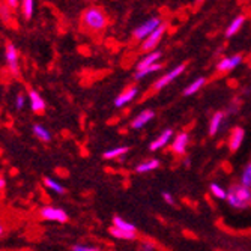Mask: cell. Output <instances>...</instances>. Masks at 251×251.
I'll use <instances>...</instances> for the list:
<instances>
[{"label": "cell", "mask_w": 251, "mask_h": 251, "mask_svg": "<svg viewBox=\"0 0 251 251\" xmlns=\"http://www.w3.org/2000/svg\"><path fill=\"white\" fill-rule=\"evenodd\" d=\"M167 32V25L166 23H163L161 26H159L153 33H151L145 41H143V44H142V50L145 51V53H151V51H155L156 50V45L161 42V39H163V36H164V33Z\"/></svg>", "instance_id": "cell-4"}, {"label": "cell", "mask_w": 251, "mask_h": 251, "mask_svg": "<svg viewBox=\"0 0 251 251\" xmlns=\"http://www.w3.org/2000/svg\"><path fill=\"white\" fill-rule=\"evenodd\" d=\"M81 26L89 32H102L107 27V14L100 6H89L81 12Z\"/></svg>", "instance_id": "cell-1"}, {"label": "cell", "mask_w": 251, "mask_h": 251, "mask_svg": "<svg viewBox=\"0 0 251 251\" xmlns=\"http://www.w3.org/2000/svg\"><path fill=\"white\" fill-rule=\"evenodd\" d=\"M163 70V65L161 63H156V65H153V66H151V68H146V70H142V71H135V80H142V78H145V77H148V75H151V74H153V73H158V71H161Z\"/></svg>", "instance_id": "cell-25"}, {"label": "cell", "mask_w": 251, "mask_h": 251, "mask_svg": "<svg viewBox=\"0 0 251 251\" xmlns=\"http://www.w3.org/2000/svg\"><path fill=\"white\" fill-rule=\"evenodd\" d=\"M159 167V159L156 158H151V159H146V161L140 163L135 166V172L137 173H151L153 170H156Z\"/></svg>", "instance_id": "cell-19"}, {"label": "cell", "mask_w": 251, "mask_h": 251, "mask_svg": "<svg viewBox=\"0 0 251 251\" xmlns=\"http://www.w3.org/2000/svg\"><path fill=\"white\" fill-rule=\"evenodd\" d=\"M161 197H163V200H164L166 203H169V204H175V197H173V194H172V193H169V191H163V193H161Z\"/></svg>", "instance_id": "cell-34"}, {"label": "cell", "mask_w": 251, "mask_h": 251, "mask_svg": "<svg viewBox=\"0 0 251 251\" xmlns=\"http://www.w3.org/2000/svg\"><path fill=\"white\" fill-rule=\"evenodd\" d=\"M137 95H139V89H137V86H129L115 100V105L116 107H124V105L132 102L137 98Z\"/></svg>", "instance_id": "cell-15"}, {"label": "cell", "mask_w": 251, "mask_h": 251, "mask_svg": "<svg viewBox=\"0 0 251 251\" xmlns=\"http://www.w3.org/2000/svg\"><path fill=\"white\" fill-rule=\"evenodd\" d=\"M113 227H116L119 230H124V232H131V233H135V226L126 220H124L122 217L116 215L113 217Z\"/></svg>", "instance_id": "cell-21"}, {"label": "cell", "mask_w": 251, "mask_h": 251, "mask_svg": "<svg viewBox=\"0 0 251 251\" xmlns=\"http://www.w3.org/2000/svg\"><path fill=\"white\" fill-rule=\"evenodd\" d=\"M29 100H30V107L35 113H42L45 110V101L42 100V97L36 92V90H30L29 92Z\"/></svg>", "instance_id": "cell-18"}, {"label": "cell", "mask_w": 251, "mask_h": 251, "mask_svg": "<svg viewBox=\"0 0 251 251\" xmlns=\"http://www.w3.org/2000/svg\"><path fill=\"white\" fill-rule=\"evenodd\" d=\"M21 5V2H17V0H8L6 2V6L12 11V9H17L18 6Z\"/></svg>", "instance_id": "cell-35"}, {"label": "cell", "mask_w": 251, "mask_h": 251, "mask_svg": "<svg viewBox=\"0 0 251 251\" xmlns=\"http://www.w3.org/2000/svg\"><path fill=\"white\" fill-rule=\"evenodd\" d=\"M226 201L229 203V206L238 211L248 209L251 206V190L242 187L239 182L238 184H232L227 190V199Z\"/></svg>", "instance_id": "cell-2"}, {"label": "cell", "mask_w": 251, "mask_h": 251, "mask_svg": "<svg viewBox=\"0 0 251 251\" xmlns=\"http://www.w3.org/2000/svg\"><path fill=\"white\" fill-rule=\"evenodd\" d=\"M242 92H244V95H250V92H251V87H250V86H245V87L242 89Z\"/></svg>", "instance_id": "cell-38"}, {"label": "cell", "mask_w": 251, "mask_h": 251, "mask_svg": "<svg viewBox=\"0 0 251 251\" xmlns=\"http://www.w3.org/2000/svg\"><path fill=\"white\" fill-rule=\"evenodd\" d=\"M172 140H173V129L172 128H167V129H164L161 134H159L153 142H151L149 151L151 152H156L159 149L166 148L169 145V142H172Z\"/></svg>", "instance_id": "cell-11"}, {"label": "cell", "mask_w": 251, "mask_h": 251, "mask_svg": "<svg viewBox=\"0 0 251 251\" xmlns=\"http://www.w3.org/2000/svg\"><path fill=\"white\" fill-rule=\"evenodd\" d=\"M33 134L44 143H49L51 140V134L47 128H44L42 125H33Z\"/></svg>", "instance_id": "cell-22"}, {"label": "cell", "mask_w": 251, "mask_h": 251, "mask_svg": "<svg viewBox=\"0 0 251 251\" xmlns=\"http://www.w3.org/2000/svg\"><path fill=\"white\" fill-rule=\"evenodd\" d=\"M110 235L113 238H116V239H122V241H132L135 239V233H131V232H124V230H119L116 229V227H110Z\"/></svg>", "instance_id": "cell-23"}, {"label": "cell", "mask_w": 251, "mask_h": 251, "mask_svg": "<svg viewBox=\"0 0 251 251\" xmlns=\"http://www.w3.org/2000/svg\"><path fill=\"white\" fill-rule=\"evenodd\" d=\"M2 235H3V226L0 224V236H2Z\"/></svg>", "instance_id": "cell-39"}, {"label": "cell", "mask_w": 251, "mask_h": 251, "mask_svg": "<svg viewBox=\"0 0 251 251\" xmlns=\"http://www.w3.org/2000/svg\"><path fill=\"white\" fill-rule=\"evenodd\" d=\"M128 152H129L128 146H118V148H113V149L105 151L102 156L105 159H119V161H124Z\"/></svg>", "instance_id": "cell-17"}, {"label": "cell", "mask_w": 251, "mask_h": 251, "mask_svg": "<svg viewBox=\"0 0 251 251\" xmlns=\"http://www.w3.org/2000/svg\"><path fill=\"white\" fill-rule=\"evenodd\" d=\"M163 57V53L159 51V50H155V51H151V53H148L145 57H142L140 59V62L137 63V66H135V71H142V70H146V68H151V66H153V65H156V63H159L158 60Z\"/></svg>", "instance_id": "cell-14"}, {"label": "cell", "mask_w": 251, "mask_h": 251, "mask_svg": "<svg viewBox=\"0 0 251 251\" xmlns=\"http://www.w3.org/2000/svg\"><path fill=\"white\" fill-rule=\"evenodd\" d=\"M6 187V180H5V177L3 176H0V193L3 191V188Z\"/></svg>", "instance_id": "cell-36"}, {"label": "cell", "mask_w": 251, "mask_h": 251, "mask_svg": "<svg viewBox=\"0 0 251 251\" xmlns=\"http://www.w3.org/2000/svg\"><path fill=\"white\" fill-rule=\"evenodd\" d=\"M239 111H241V102H239V100L235 98L229 105H227V110L224 113H226V116H238Z\"/></svg>", "instance_id": "cell-29"}, {"label": "cell", "mask_w": 251, "mask_h": 251, "mask_svg": "<svg viewBox=\"0 0 251 251\" xmlns=\"http://www.w3.org/2000/svg\"><path fill=\"white\" fill-rule=\"evenodd\" d=\"M71 251H101V250L98 247H92V245H80V244H77V245H73Z\"/></svg>", "instance_id": "cell-31"}, {"label": "cell", "mask_w": 251, "mask_h": 251, "mask_svg": "<svg viewBox=\"0 0 251 251\" xmlns=\"http://www.w3.org/2000/svg\"><path fill=\"white\" fill-rule=\"evenodd\" d=\"M244 23H245V17L244 15H238V17H235L230 23H229V26H227V29H226V38H232V36H235L236 33H239V30L242 29V26H244Z\"/></svg>", "instance_id": "cell-16"}, {"label": "cell", "mask_w": 251, "mask_h": 251, "mask_svg": "<svg viewBox=\"0 0 251 251\" xmlns=\"http://www.w3.org/2000/svg\"><path fill=\"white\" fill-rule=\"evenodd\" d=\"M0 17H2V20L5 21V23H11V20H12V11L6 6V3H2L0 5Z\"/></svg>", "instance_id": "cell-30"}, {"label": "cell", "mask_w": 251, "mask_h": 251, "mask_svg": "<svg viewBox=\"0 0 251 251\" xmlns=\"http://www.w3.org/2000/svg\"><path fill=\"white\" fill-rule=\"evenodd\" d=\"M161 25H163V20L159 17H151L145 23H142L139 27H135L132 36H134L135 41H142L143 42L151 33H153Z\"/></svg>", "instance_id": "cell-3"}, {"label": "cell", "mask_w": 251, "mask_h": 251, "mask_svg": "<svg viewBox=\"0 0 251 251\" xmlns=\"http://www.w3.org/2000/svg\"><path fill=\"white\" fill-rule=\"evenodd\" d=\"M209 191L217 200H226L227 199V190L224 187H221L220 184H217V182H212V184L209 185Z\"/></svg>", "instance_id": "cell-24"}, {"label": "cell", "mask_w": 251, "mask_h": 251, "mask_svg": "<svg viewBox=\"0 0 251 251\" xmlns=\"http://www.w3.org/2000/svg\"><path fill=\"white\" fill-rule=\"evenodd\" d=\"M5 56H6V62H8V66H9V70L11 73L18 77L20 74V65H18V51L15 49V45L8 42L6 44V50H5Z\"/></svg>", "instance_id": "cell-10"}, {"label": "cell", "mask_w": 251, "mask_h": 251, "mask_svg": "<svg viewBox=\"0 0 251 251\" xmlns=\"http://www.w3.org/2000/svg\"><path fill=\"white\" fill-rule=\"evenodd\" d=\"M188 146H190V134L187 131H182L172 140V146L170 148H172L173 153L182 156V155H185Z\"/></svg>", "instance_id": "cell-8"}, {"label": "cell", "mask_w": 251, "mask_h": 251, "mask_svg": "<svg viewBox=\"0 0 251 251\" xmlns=\"http://www.w3.org/2000/svg\"><path fill=\"white\" fill-rule=\"evenodd\" d=\"M140 248H142V251H155L156 250V244L152 242V241H143L140 244Z\"/></svg>", "instance_id": "cell-32"}, {"label": "cell", "mask_w": 251, "mask_h": 251, "mask_svg": "<svg viewBox=\"0 0 251 251\" xmlns=\"http://www.w3.org/2000/svg\"><path fill=\"white\" fill-rule=\"evenodd\" d=\"M41 218L47 220V221H57V223H66L68 221V214L56 206H44L39 211Z\"/></svg>", "instance_id": "cell-7"}, {"label": "cell", "mask_w": 251, "mask_h": 251, "mask_svg": "<svg viewBox=\"0 0 251 251\" xmlns=\"http://www.w3.org/2000/svg\"><path fill=\"white\" fill-rule=\"evenodd\" d=\"M185 68H187L185 63H180V65L175 66L173 70H170L167 74H164L161 78H158V80L153 83V90H156V92H158V90H163L166 86H169L172 81H175L182 73H184V71H185Z\"/></svg>", "instance_id": "cell-5"}, {"label": "cell", "mask_w": 251, "mask_h": 251, "mask_svg": "<svg viewBox=\"0 0 251 251\" xmlns=\"http://www.w3.org/2000/svg\"><path fill=\"white\" fill-rule=\"evenodd\" d=\"M226 113L224 111H217L212 115L211 121H209V126H208V132L211 137H215L226 125Z\"/></svg>", "instance_id": "cell-12"}, {"label": "cell", "mask_w": 251, "mask_h": 251, "mask_svg": "<svg viewBox=\"0 0 251 251\" xmlns=\"http://www.w3.org/2000/svg\"><path fill=\"white\" fill-rule=\"evenodd\" d=\"M244 60V56L242 54H233V56H227V57H223L218 60L217 63V71L220 74H227V73H232L233 70H236V68L242 63Z\"/></svg>", "instance_id": "cell-6"}, {"label": "cell", "mask_w": 251, "mask_h": 251, "mask_svg": "<svg viewBox=\"0 0 251 251\" xmlns=\"http://www.w3.org/2000/svg\"><path fill=\"white\" fill-rule=\"evenodd\" d=\"M44 185L47 187L49 190H53L54 193H59V194H63V193H65L63 185H60L59 182H56V180L51 179V177H44Z\"/></svg>", "instance_id": "cell-27"}, {"label": "cell", "mask_w": 251, "mask_h": 251, "mask_svg": "<svg viewBox=\"0 0 251 251\" xmlns=\"http://www.w3.org/2000/svg\"><path fill=\"white\" fill-rule=\"evenodd\" d=\"M155 118V111L151 108L143 110L142 113H139L132 121H131V128L132 129H142L145 125H148L152 119Z\"/></svg>", "instance_id": "cell-13"}, {"label": "cell", "mask_w": 251, "mask_h": 251, "mask_svg": "<svg viewBox=\"0 0 251 251\" xmlns=\"http://www.w3.org/2000/svg\"><path fill=\"white\" fill-rule=\"evenodd\" d=\"M206 84V78L204 77H199L196 78L194 81H191L185 89H184V97H191V95H196L199 90L203 89V86Z\"/></svg>", "instance_id": "cell-20"}, {"label": "cell", "mask_w": 251, "mask_h": 251, "mask_svg": "<svg viewBox=\"0 0 251 251\" xmlns=\"http://www.w3.org/2000/svg\"><path fill=\"white\" fill-rule=\"evenodd\" d=\"M190 164H191V158H188V156H185L184 158V167H190Z\"/></svg>", "instance_id": "cell-37"}, {"label": "cell", "mask_w": 251, "mask_h": 251, "mask_svg": "<svg viewBox=\"0 0 251 251\" xmlns=\"http://www.w3.org/2000/svg\"><path fill=\"white\" fill-rule=\"evenodd\" d=\"M239 184L248 190H251V163H248L244 170H242V175H241V179H239Z\"/></svg>", "instance_id": "cell-26"}, {"label": "cell", "mask_w": 251, "mask_h": 251, "mask_svg": "<svg viewBox=\"0 0 251 251\" xmlns=\"http://www.w3.org/2000/svg\"><path fill=\"white\" fill-rule=\"evenodd\" d=\"M25 102H26L25 94H18V95L15 97V108H17V110H21L23 107H25Z\"/></svg>", "instance_id": "cell-33"}, {"label": "cell", "mask_w": 251, "mask_h": 251, "mask_svg": "<svg viewBox=\"0 0 251 251\" xmlns=\"http://www.w3.org/2000/svg\"><path fill=\"white\" fill-rule=\"evenodd\" d=\"M21 12H23V17H25L26 20H30L32 15H33V6L35 3L32 2V0H25V2H21Z\"/></svg>", "instance_id": "cell-28"}, {"label": "cell", "mask_w": 251, "mask_h": 251, "mask_svg": "<svg viewBox=\"0 0 251 251\" xmlns=\"http://www.w3.org/2000/svg\"><path fill=\"white\" fill-rule=\"evenodd\" d=\"M244 140H245V129L242 126H233L230 134H229V142H227L229 151L236 152L242 146Z\"/></svg>", "instance_id": "cell-9"}]
</instances>
